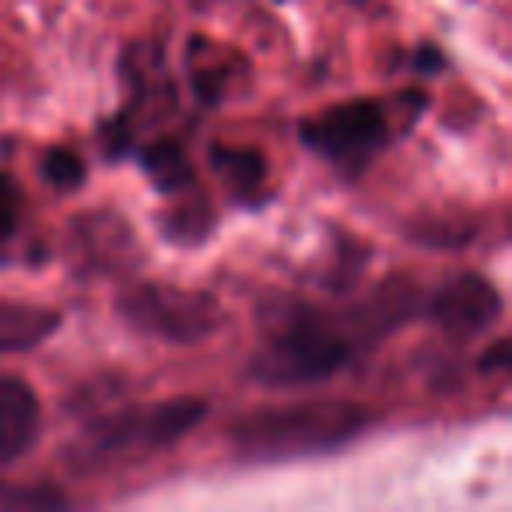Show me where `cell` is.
Returning a JSON list of instances; mask_svg holds the SVG:
<instances>
[{
    "label": "cell",
    "mask_w": 512,
    "mask_h": 512,
    "mask_svg": "<svg viewBox=\"0 0 512 512\" xmlns=\"http://www.w3.org/2000/svg\"><path fill=\"white\" fill-rule=\"evenodd\" d=\"M369 425L372 411L355 400H306L242 414L228 428V439L239 460L285 463L334 453L355 442Z\"/></svg>",
    "instance_id": "7a4b0ae2"
},
{
    "label": "cell",
    "mask_w": 512,
    "mask_h": 512,
    "mask_svg": "<svg viewBox=\"0 0 512 512\" xmlns=\"http://www.w3.org/2000/svg\"><path fill=\"white\" fill-rule=\"evenodd\" d=\"M309 151L337 165H362L390 141V113L376 99H351L309 116L299 127Z\"/></svg>",
    "instance_id": "5b68a950"
},
{
    "label": "cell",
    "mask_w": 512,
    "mask_h": 512,
    "mask_svg": "<svg viewBox=\"0 0 512 512\" xmlns=\"http://www.w3.org/2000/svg\"><path fill=\"white\" fill-rule=\"evenodd\" d=\"M39 169H43V179L53 186V190L60 193H74L85 186V158L78 155V151L71 148H50L43 155V162H39Z\"/></svg>",
    "instance_id": "5bb4252c"
},
{
    "label": "cell",
    "mask_w": 512,
    "mask_h": 512,
    "mask_svg": "<svg viewBox=\"0 0 512 512\" xmlns=\"http://www.w3.org/2000/svg\"><path fill=\"white\" fill-rule=\"evenodd\" d=\"M116 313L137 334L165 344H200L225 320L214 295L172 288L162 281H141V285L123 288L116 299Z\"/></svg>",
    "instance_id": "277c9868"
},
{
    "label": "cell",
    "mask_w": 512,
    "mask_h": 512,
    "mask_svg": "<svg viewBox=\"0 0 512 512\" xmlns=\"http://www.w3.org/2000/svg\"><path fill=\"white\" fill-rule=\"evenodd\" d=\"M60 330V313L32 302H0V358L39 348Z\"/></svg>",
    "instance_id": "9c48e42d"
},
{
    "label": "cell",
    "mask_w": 512,
    "mask_h": 512,
    "mask_svg": "<svg viewBox=\"0 0 512 512\" xmlns=\"http://www.w3.org/2000/svg\"><path fill=\"white\" fill-rule=\"evenodd\" d=\"M141 169L148 172L151 186H155L158 193H165V197L197 186V172H193L190 155H186L183 144L172 141V137H158V141L144 144Z\"/></svg>",
    "instance_id": "8fae6325"
},
{
    "label": "cell",
    "mask_w": 512,
    "mask_h": 512,
    "mask_svg": "<svg viewBox=\"0 0 512 512\" xmlns=\"http://www.w3.org/2000/svg\"><path fill=\"white\" fill-rule=\"evenodd\" d=\"M176 204L162 214V232L165 239L179 242V246H197L200 239H207V232L214 228V207L211 200L200 193V186H190L183 193H172Z\"/></svg>",
    "instance_id": "7c38bea8"
},
{
    "label": "cell",
    "mask_w": 512,
    "mask_h": 512,
    "mask_svg": "<svg viewBox=\"0 0 512 512\" xmlns=\"http://www.w3.org/2000/svg\"><path fill=\"white\" fill-rule=\"evenodd\" d=\"M71 498L53 484H0V509H67Z\"/></svg>",
    "instance_id": "4fadbf2b"
},
{
    "label": "cell",
    "mask_w": 512,
    "mask_h": 512,
    "mask_svg": "<svg viewBox=\"0 0 512 512\" xmlns=\"http://www.w3.org/2000/svg\"><path fill=\"white\" fill-rule=\"evenodd\" d=\"M211 165L218 172V179L225 183V190L242 204L264 197L267 186V158L256 148H228V144H214L211 148Z\"/></svg>",
    "instance_id": "30bf717a"
},
{
    "label": "cell",
    "mask_w": 512,
    "mask_h": 512,
    "mask_svg": "<svg viewBox=\"0 0 512 512\" xmlns=\"http://www.w3.org/2000/svg\"><path fill=\"white\" fill-rule=\"evenodd\" d=\"M481 372H509V341H495L491 351L481 358Z\"/></svg>",
    "instance_id": "2e32d148"
},
{
    "label": "cell",
    "mask_w": 512,
    "mask_h": 512,
    "mask_svg": "<svg viewBox=\"0 0 512 512\" xmlns=\"http://www.w3.org/2000/svg\"><path fill=\"white\" fill-rule=\"evenodd\" d=\"M418 313V295L386 281L369 299L344 309L281 299L264 320V341L249 358V376L264 386H309L348 369L362 351Z\"/></svg>",
    "instance_id": "6da1fadb"
},
{
    "label": "cell",
    "mask_w": 512,
    "mask_h": 512,
    "mask_svg": "<svg viewBox=\"0 0 512 512\" xmlns=\"http://www.w3.org/2000/svg\"><path fill=\"white\" fill-rule=\"evenodd\" d=\"M74 260L85 274H116L137 267V239L134 228L113 211L81 214L71 225Z\"/></svg>",
    "instance_id": "52a82bcc"
},
{
    "label": "cell",
    "mask_w": 512,
    "mask_h": 512,
    "mask_svg": "<svg viewBox=\"0 0 512 512\" xmlns=\"http://www.w3.org/2000/svg\"><path fill=\"white\" fill-rule=\"evenodd\" d=\"M428 316L456 344L474 341L502 316V295L481 274H456L428 299Z\"/></svg>",
    "instance_id": "8992f818"
},
{
    "label": "cell",
    "mask_w": 512,
    "mask_h": 512,
    "mask_svg": "<svg viewBox=\"0 0 512 512\" xmlns=\"http://www.w3.org/2000/svg\"><path fill=\"white\" fill-rule=\"evenodd\" d=\"M207 418V400L172 397L141 411H116L81 428L67 446V463L74 470H99L130 453H162L183 442Z\"/></svg>",
    "instance_id": "3957f363"
},
{
    "label": "cell",
    "mask_w": 512,
    "mask_h": 512,
    "mask_svg": "<svg viewBox=\"0 0 512 512\" xmlns=\"http://www.w3.org/2000/svg\"><path fill=\"white\" fill-rule=\"evenodd\" d=\"M22 214H25L22 186L8 172H0V256L8 253V246L15 242L18 228H22Z\"/></svg>",
    "instance_id": "9a60e30c"
},
{
    "label": "cell",
    "mask_w": 512,
    "mask_h": 512,
    "mask_svg": "<svg viewBox=\"0 0 512 512\" xmlns=\"http://www.w3.org/2000/svg\"><path fill=\"white\" fill-rule=\"evenodd\" d=\"M39 397L22 376H0V467L18 463L39 439Z\"/></svg>",
    "instance_id": "ba28073f"
}]
</instances>
